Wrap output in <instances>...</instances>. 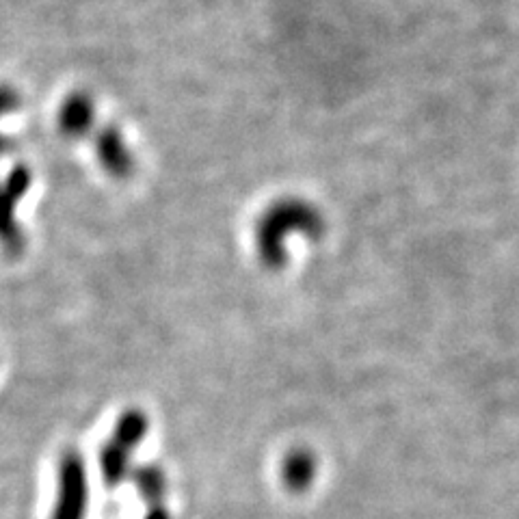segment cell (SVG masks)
Returning a JSON list of instances; mask_svg holds the SVG:
<instances>
[{
  "label": "cell",
  "mask_w": 519,
  "mask_h": 519,
  "mask_svg": "<svg viewBox=\"0 0 519 519\" xmlns=\"http://www.w3.org/2000/svg\"><path fill=\"white\" fill-rule=\"evenodd\" d=\"M325 232L323 215L303 199L275 202L256 225V249L264 266L282 269L286 264V236L305 234L318 238Z\"/></svg>",
  "instance_id": "6da1fadb"
},
{
  "label": "cell",
  "mask_w": 519,
  "mask_h": 519,
  "mask_svg": "<svg viewBox=\"0 0 519 519\" xmlns=\"http://www.w3.org/2000/svg\"><path fill=\"white\" fill-rule=\"evenodd\" d=\"M89 509V481L85 461L68 450L59 463V494L52 519H85Z\"/></svg>",
  "instance_id": "7a4b0ae2"
},
{
  "label": "cell",
  "mask_w": 519,
  "mask_h": 519,
  "mask_svg": "<svg viewBox=\"0 0 519 519\" xmlns=\"http://www.w3.org/2000/svg\"><path fill=\"white\" fill-rule=\"evenodd\" d=\"M29 184L31 173L24 167H16L11 171L3 189H0V245L11 256L20 254L24 247V236L16 219V208L24 193L29 191Z\"/></svg>",
  "instance_id": "3957f363"
},
{
  "label": "cell",
  "mask_w": 519,
  "mask_h": 519,
  "mask_svg": "<svg viewBox=\"0 0 519 519\" xmlns=\"http://www.w3.org/2000/svg\"><path fill=\"white\" fill-rule=\"evenodd\" d=\"M96 154H98L100 165L106 169V173L117 180L130 178L132 169H135V161H132V154L128 150L126 139L115 126H106L98 132Z\"/></svg>",
  "instance_id": "277c9868"
},
{
  "label": "cell",
  "mask_w": 519,
  "mask_h": 519,
  "mask_svg": "<svg viewBox=\"0 0 519 519\" xmlns=\"http://www.w3.org/2000/svg\"><path fill=\"white\" fill-rule=\"evenodd\" d=\"M93 117H96V106H93L91 96L83 91H76L61 104L59 126L65 137L81 139L93 126Z\"/></svg>",
  "instance_id": "5b68a950"
},
{
  "label": "cell",
  "mask_w": 519,
  "mask_h": 519,
  "mask_svg": "<svg viewBox=\"0 0 519 519\" xmlns=\"http://www.w3.org/2000/svg\"><path fill=\"white\" fill-rule=\"evenodd\" d=\"M316 476V459L310 450H292L290 455L284 459L282 465V478L290 491L301 494L314 483Z\"/></svg>",
  "instance_id": "8992f818"
},
{
  "label": "cell",
  "mask_w": 519,
  "mask_h": 519,
  "mask_svg": "<svg viewBox=\"0 0 519 519\" xmlns=\"http://www.w3.org/2000/svg\"><path fill=\"white\" fill-rule=\"evenodd\" d=\"M148 429H150L148 416H145L141 409H126L124 414L117 418L111 442L132 452V448L139 446L145 439V435H148Z\"/></svg>",
  "instance_id": "52a82bcc"
},
{
  "label": "cell",
  "mask_w": 519,
  "mask_h": 519,
  "mask_svg": "<svg viewBox=\"0 0 519 519\" xmlns=\"http://www.w3.org/2000/svg\"><path fill=\"white\" fill-rule=\"evenodd\" d=\"M98 461H100V472L104 483L109 487H117L128 476L130 452L122 446H117L115 442H109L100 448Z\"/></svg>",
  "instance_id": "ba28073f"
},
{
  "label": "cell",
  "mask_w": 519,
  "mask_h": 519,
  "mask_svg": "<svg viewBox=\"0 0 519 519\" xmlns=\"http://www.w3.org/2000/svg\"><path fill=\"white\" fill-rule=\"evenodd\" d=\"M132 481L141 494V498L150 504V507H161L163 496H165V474L158 465H141L132 472Z\"/></svg>",
  "instance_id": "9c48e42d"
},
{
  "label": "cell",
  "mask_w": 519,
  "mask_h": 519,
  "mask_svg": "<svg viewBox=\"0 0 519 519\" xmlns=\"http://www.w3.org/2000/svg\"><path fill=\"white\" fill-rule=\"evenodd\" d=\"M20 104V96L11 87H0V117L13 111ZM5 150V141L0 139V154Z\"/></svg>",
  "instance_id": "30bf717a"
},
{
  "label": "cell",
  "mask_w": 519,
  "mask_h": 519,
  "mask_svg": "<svg viewBox=\"0 0 519 519\" xmlns=\"http://www.w3.org/2000/svg\"><path fill=\"white\" fill-rule=\"evenodd\" d=\"M145 519H171V517L163 507H152L148 511V515H145Z\"/></svg>",
  "instance_id": "8fae6325"
}]
</instances>
